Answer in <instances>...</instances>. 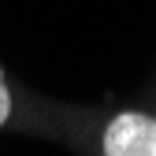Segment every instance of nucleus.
Listing matches in <instances>:
<instances>
[{
  "instance_id": "f03ea898",
  "label": "nucleus",
  "mask_w": 156,
  "mask_h": 156,
  "mask_svg": "<svg viewBox=\"0 0 156 156\" xmlns=\"http://www.w3.org/2000/svg\"><path fill=\"white\" fill-rule=\"evenodd\" d=\"M11 86H8V74H4V67H0V130H4L8 123H11Z\"/></svg>"
},
{
  "instance_id": "f257e3e1",
  "label": "nucleus",
  "mask_w": 156,
  "mask_h": 156,
  "mask_svg": "<svg viewBox=\"0 0 156 156\" xmlns=\"http://www.w3.org/2000/svg\"><path fill=\"white\" fill-rule=\"evenodd\" d=\"M101 156H156V115L123 108L101 126Z\"/></svg>"
}]
</instances>
